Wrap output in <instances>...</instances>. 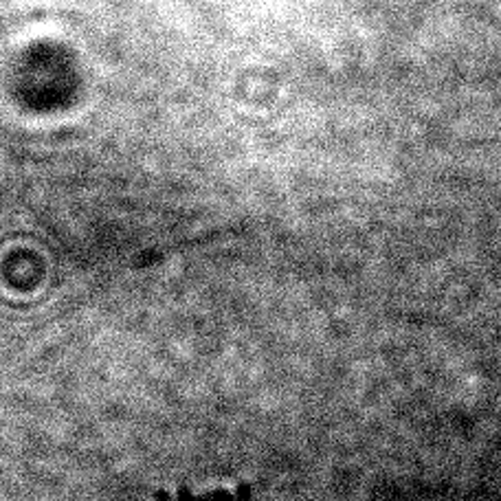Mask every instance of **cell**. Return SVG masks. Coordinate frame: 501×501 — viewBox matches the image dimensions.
Wrapping results in <instances>:
<instances>
[{
    "mask_svg": "<svg viewBox=\"0 0 501 501\" xmlns=\"http://www.w3.org/2000/svg\"><path fill=\"white\" fill-rule=\"evenodd\" d=\"M251 497H253V486H249V484H242L236 493L218 491V493H209V497L192 495L185 486L178 488L174 495L165 493V491L154 493V499H157V501H251Z\"/></svg>",
    "mask_w": 501,
    "mask_h": 501,
    "instance_id": "obj_1",
    "label": "cell"
}]
</instances>
